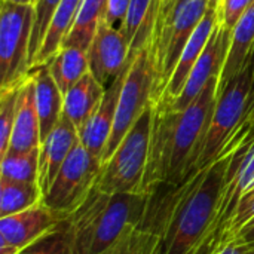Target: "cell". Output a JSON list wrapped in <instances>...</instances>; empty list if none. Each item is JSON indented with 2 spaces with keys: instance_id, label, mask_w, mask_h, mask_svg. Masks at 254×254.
<instances>
[{
  "instance_id": "9c48e42d",
  "label": "cell",
  "mask_w": 254,
  "mask_h": 254,
  "mask_svg": "<svg viewBox=\"0 0 254 254\" xmlns=\"http://www.w3.org/2000/svg\"><path fill=\"white\" fill-rule=\"evenodd\" d=\"M101 167V161L94 158L79 141L43 195V204L67 219L95 188Z\"/></svg>"
},
{
  "instance_id": "cb8c5ba5",
  "label": "cell",
  "mask_w": 254,
  "mask_h": 254,
  "mask_svg": "<svg viewBox=\"0 0 254 254\" xmlns=\"http://www.w3.org/2000/svg\"><path fill=\"white\" fill-rule=\"evenodd\" d=\"M107 3L109 0H83L61 46H77L88 51L100 22L104 19Z\"/></svg>"
},
{
  "instance_id": "8fae6325",
  "label": "cell",
  "mask_w": 254,
  "mask_h": 254,
  "mask_svg": "<svg viewBox=\"0 0 254 254\" xmlns=\"http://www.w3.org/2000/svg\"><path fill=\"white\" fill-rule=\"evenodd\" d=\"M129 60V43L122 30L101 21L88 48L89 71L103 85L109 86Z\"/></svg>"
},
{
  "instance_id": "d590c367",
  "label": "cell",
  "mask_w": 254,
  "mask_h": 254,
  "mask_svg": "<svg viewBox=\"0 0 254 254\" xmlns=\"http://www.w3.org/2000/svg\"><path fill=\"white\" fill-rule=\"evenodd\" d=\"M249 65H250V70H252V74H253V86H252V94H250V98H249L247 109H249L250 103L253 101V98H254V45H253V49H252V54H250V57H249Z\"/></svg>"
},
{
  "instance_id": "f546056e",
  "label": "cell",
  "mask_w": 254,
  "mask_h": 254,
  "mask_svg": "<svg viewBox=\"0 0 254 254\" xmlns=\"http://www.w3.org/2000/svg\"><path fill=\"white\" fill-rule=\"evenodd\" d=\"M254 222V189H252L232 211L217 247L235 241L238 235Z\"/></svg>"
},
{
  "instance_id": "7402d4cb",
  "label": "cell",
  "mask_w": 254,
  "mask_h": 254,
  "mask_svg": "<svg viewBox=\"0 0 254 254\" xmlns=\"http://www.w3.org/2000/svg\"><path fill=\"white\" fill-rule=\"evenodd\" d=\"M46 64L63 95L89 71L88 51L77 46H61Z\"/></svg>"
},
{
  "instance_id": "ba28073f",
  "label": "cell",
  "mask_w": 254,
  "mask_h": 254,
  "mask_svg": "<svg viewBox=\"0 0 254 254\" xmlns=\"http://www.w3.org/2000/svg\"><path fill=\"white\" fill-rule=\"evenodd\" d=\"M252 86L253 74L247 61L246 67L231 79L217 95V104L207 131L196 171L216 161L235 132L243 127Z\"/></svg>"
},
{
  "instance_id": "3957f363",
  "label": "cell",
  "mask_w": 254,
  "mask_h": 254,
  "mask_svg": "<svg viewBox=\"0 0 254 254\" xmlns=\"http://www.w3.org/2000/svg\"><path fill=\"white\" fill-rule=\"evenodd\" d=\"M155 192L104 193L95 188L68 216L76 254H101L147 213Z\"/></svg>"
},
{
  "instance_id": "1f68e13d",
  "label": "cell",
  "mask_w": 254,
  "mask_h": 254,
  "mask_svg": "<svg viewBox=\"0 0 254 254\" xmlns=\"http://www.w3.org/2000/svg\"><path fill=\"white\" fill-rule=\"evenodd\" d=\"M131 0H109L107 3V10L104 15V19L109 25L122 30L125 19H127V13L129 9Z\"/></svg>"
},
{
  "instance_id": "30bf717a",
  "label": "cell",
  "mask_w": 254,
  "mask_h": 254,
  "mask_svg": "<svg viewBox=\"0 0 254 254\" xmlns=\"http://www.w3.org/2000/svg\"><path fill=\"white\" fill-rule=\"evenodd\" d=\"M231 39H232V31L222 21H219L205 49L202 51L201 57L195 63L182 94L171 103L168 101H162V103L177 110L192 104L213 77L216 76L220 77L229 54Z\"/></svg>"
},
{
  "instance_id": "277c9868",
  "label": "cell",
  "mask_w": 254,
  "mask_h": 254,
  "mask_svg": "<svg viewBox=\"0 0 254 254\" xmlns=\"http://www.w3.org/2000/svg\"><path fill=\"white\" fill-rule=\"evenodd\" d=\"M153 103L144 110L115 153L103 164L97 189L104 193H140L149 161Z\"/></svg>"
},
{
  "instance_id": "f1b7e54d",
  "label": "cell",
  "mask_w": 254,
  "mask_h": 254,
  "mask_svg": "<svg viewBox=\"0 0 254 254\" xmlns=\"http://www.w3.org/2000/svg\"><path fill=\"white\" fill-rule=\"evenodd\" d=\"M60 1L61 0H37L34 6V22L30 42V67L33 65V61L46 37V33L49 30L51 21Z\"/></svg>"
},
{
  "instance_id": "ab89813d",
  "label": "cell",
  "mask_w": 254,
  "mask_h": 254,
  "mask_svg": "<svg viewBox=\"0 0 254 254\" xmlns=\"http://www.w3.org/2000/svg\"><path fill=\"white\" fill-rule=\"evenodd\" d=\"M216 1H217V3H220V1H222V0H216Z\"/></svg>"
},
{
  "instance_id": "8992f818",
  "label": "cell",
  "mask_w": 254,
  "mask_h": 254,
  "mask_svg": "<svg viewBox=\"0 0 254 254\" xmlns=\"http://www.w3.org/2000/svg\"><path fill=\"white\" fill-rule=\"evenodd\" d=\"M155 82L156 70L150 45L132 60L131 67L125 76L113 129L106 144L101 158V165L115 153L125 135L131 131V128L135 125L144 110L153 103Z\"/></svg>"
},
{
  "instance_id": "83f0119b",
  "label": "cell",
  "mask_w": 254,
  "mask_h": 254,
  "mask_svg": "<svg viewBox=\"0 0 254 254\" xmlns=\"http://www.w3.org/2000/svg\"><path fill=\"white\" fill-rule=\"evenodd\" d=\"M21 86L0 89V159L7 153L13 129Z\"/></svg>"
},
{
  "instance_id": "f35d334b",
  "label": "cell",
  "mask_w": 254,
  "mask_h": 254,
  "mask_svg": "<svg viewBox=\"0 0 254 254\" xmlns=\"http://www.w3.org/2000/svg\"><path fill=\"white\" fill-rule=\"evenodd\" d=\"M246 246V244H244ZM249 247V246H247ZM249 254H254V246H252V247H249Z\"/></svg>"
},
{
  "instance_id": "7a4b0ae2",
  "label": "cell",
  "mask_w": 254,
  "mask_h": 254,
  "mask_svg": "<svg viewBox=\"0 0 254 254\" xmlns=\"http://www.w3.org/2000/svg\"><path fill=\"white\" fill-rule=\"evenodd\" d=\"M232 152L234 140L183 185L167 188L162 254H198L213 228Z\"/></svg>"
},
{
  "instance_id": "ac0fdd59",
  "label": "cell",
  "mask_w": 254,
  "mask_h": 254,
  "mask_svg": "<svg viewBox=\"0 0 254 254\" xmlns=\"http://www.w3.org/2000/svg\"><path fill=\"white\" fill-rule=\"evenodd\" d=\"M30 76L34 83V101L40 121V138L43 141L63 118L64 95L55 83L48 64L31 67Z\"/></svg>"
},
{
  "instance_id": "e575fe53",
  "label": "cell",
  "mask_w": 254,
  "mask_h": 254,
  "mask_svg": "<svg viewBox=\"0 0 254 254\" xmlns=\"http://www.w3.org/2000/svg\"><path fill=\"white\" fill-rule=\"evenodd\" d=\"M235 241H240V243H243V244H246L249 247L254 246V222L238 235V238Z\"/></svg>"
},
{
  "instance_id": "52a82bcc",
  "label": "cell",
  "mask_w": 254,
  "mask_h": 254,
  "mask_svg": "<svg viewBox=\"0 0 254 254\" xmlns=\"http://www.w3.org/2000/svg\"><path fill=\"white\" fill-rule=\"evenodd\" d=\"M34 6L1 1L0 12V89L21 86L30 76V42Z\"/></svg>"
},
{
  "instance_id": "603a6c76",
  "label": "cell",
  "mask_w": 254,
  "mask_h": 254,
  "mask_svg": "<svg viewBox=\"0 0 254 254\" xmlns=\"http://www.w3.org/2000/svg\"><path fill=\"white\" fill-rule=\"evenodd\" d=\"M82 1L83 0H61L60 1L57 10L54 13V18L51 21L46 37H45L31 67L46 64L58 52L67 33L73 27V22L77 16Z\"/></svg>"
},
{
  "instance_id": "7c38bea8",
  "label": "cell",
  "mask_w": 254,
  "mask_h": 254,
  "mask_svg": "<svg viewBox=\"0 0 254 254\" xmlns=\"http://www.w3.org/2000/svg\"><path fill=\"white\" fill-rule=\"evenodd\" d=\"M155 192L146 216L125 229L121 238L101 254H162L164 243V195Z\"/></svg>"
},
{
  "instance_id": "44dd1931",
  "label": "cell",
  "mask_w": 254,
  "mask_h": 254,
  "mask_svg": "<svg viewBox=\"0 0 254 254\" xmlns=\"http://www.w3.org/2000/svg\"><path fill=\"white\" fill-rule=\"evenodd\" d=\"M254 45V0L250 6L246 9V12L241 15L238 24L232 30V39H231V48L229 54L223 67V71L220 74L217 95L222 92V89L228 85L231 79H234L247 64L249 57L252 54Z\"/></svg>"
},
{
  "instance_id": "6da1fadb",
  "label": "cell",
  "mask_w": 254,
  "mask_h": 254,
  "mask_svg": "<svg viewBox=\"0 0 254 254\" xmlns=\"http://www.w3.org/2000/svg\"><path fill=\"white\" fill-rule=\"evenodd\" d=\"M220 77H213L199 97L185 109L153 103V121L144 192L159 188H179L198 167L204 141L217 104Z\"/></svg>"
},
{
  "instance_id": "d6a6232c",
  "label": "cell",
  "mask_w": 254,
  "mask_h": 254,
  "mask_svg": "<svg viewBox=\"0 0 254 254\" xmlns=\"http://www.w3.org/2000/svg\"><path fill=\"white\" fill-rule=\"evenodd\" d=\"M180 0H159V7H158V16H156V24H155V30L153 34H156L167 22V19L170 18L174 6L179 3Z\"/></svg>"
},
{
  "instance_id": "74e56055",
  "label": "cell",
  "mask_w": 254,
  "mask_h": 254,
  "mask_svg": "<svg viewBox=\"0 0 254 254\" xmlns=\"http://www.w3.org/2000/svg\"><path fill=\"white\" fill-rule=\"evenodd\" d=\"M1 1H7L12 4H21V6H36L37 0H1Z\"/></svg>"
},
{
  "instance_id": "e0dca14e",
  "label": "cell",
  "mask_w": 254,
  "mask_h": 254,
  "mask_svg": "<svg viewBox=\"0 0 254 254\" xmlns=\"http://www.w3.org/2000/svg\"><path fill=\"white\" fill-rule=\"evenodd\" d=\"M40 144V121L34 101V83L31 76H28L19 89L18 110L7 152L24 153L39 149Z\"/></svg>"
},
{
  "instance_id": "9a60e30c",
  "label": "cell",
  "mask_w": 254,
  "mask_h": 254,
  "mask_svg": "<svg viewBox=\"0 0 254 254\" xmlns=\"http://www.w3.org/2000/svg\"><path fill=\"white\" fill-rule=\"evenodd\" d=\"M220 21V3H217L216 0L210 1V6L204 15V18L201 19V22L198 24V27L195 28L193 34L190 36L188 45L185 46L180 60L174 68V73L162 94V97L158 101H174L183 91L186 80L195 65V63L198 61V58L201 57L202 51L205 49L214 28L217 27ZM156 103V101H155Z\"/></svg>"
},
{
  "instance_id": "4fadbf2b",
  "label": "cell",
  "mask_w": 254,
  "mask_h": 254,
  "mask_svg": "<svg viewBox=\"0 0 254 254\" xmlns=\"http://www.w3.org/2000/svg\"><path fill=\"white\" fill-rule=\"evenodd\" d=\"M63 220L64 217L40 202L21 213L0 217V243L21 252Z\"/></svg>"
},
{
  "instance_id": "4dcf8cb0",
  "label": "cell",
  "mask_w": 254,
  "mask_h": 254,
  "mask_svg": "<svg viewBox=\"0 0 254 254\" xmlns=\"http://www.w3.org/2000/svg\"><path fill=\"white\" fill-rule=\"evenodd\" d=\"M253 0H222L220 1V21L232 31L238 24L241 15Z\"/></svg>"
},
{
  "instance_id": "d4e9b609",
  "label": "cell",
  "mask_w": 254,
  "mask_h": 254,
  "mask_svg": "<svg viewBox=\"0 0 254 254\" xmlns=\"http://www.w3.org/2000/svg\"><path fill=\"white\" fill-rule=\"evenodd\" d=\"M43 202L37 183H24L0 177V217L21 213Z\"/></svg>"
},
{
  "instance_id": "ffe728a7",
  "label": "cell",
  "mask_w": 254,
  "mask_h": 254,
  "mask_svg": "<svg viewBox=\"0 0 254 254\" xmlns=\"http://www.w3.org/2000/svg\"><path fill=\"white\" fill-rule=\"evenodd\" d=\"M158 7L159 0H131L122 28L129 43L131 60H134L141 51L152 45Z\"/></svg>"
},
{
  "instance_id": "5b68a950",
  "label": "cell",
  "mask_w": 254,
  "mask_h": 254,
  "mask_svg": "<svg viewBox=\"0 0 254 254\" xmlns=\"http://www.w3.org/2000/svg\"><path fill=\"white\" fill-rule=\"evenodd\" d=\"M211 0H180L165 25L152 37V54L156 70L153 103L158 101L180 60L195 28L204 18Z\"/></svg>"
},
{
  "instance_id": "484cf974",
  "label": "cell",
  "mask_w": 254,
  "mask_h": 254,
  "mask_svg": "<svg viewBox=\"0 0 254 254\" xmlns=\"http://www.w3.org/2000/svg\"><path fill=\"white\" fill-rule=\"evenodd\" d=\"M39 158L40 147L24 153L7 152L0 159V177L39 185Z\"/></svg>"
},
{
  "instance_id": "5bb4252c",
  "label": "cell",
  "mask_w": 254,
  "mask_h": 254,
  "mask_svg": "<svg viewBox=\"0 0 254 254\" xmlns=\"http://www.w3.org/2000/svg\"><path fill=\"white\" fill-rule=\"evenodd\" d=\"M132 60L129 58L121 74L106 88V92L103 95L101 103L98 104L97 110L92 113V116L88 119V122L79 129V140L83 144V147L97 159L101 161L106 144L109 141V137L113 129L118 103L122 91V85L125 80V76L131 67Z\"/></svg>"
},
{
  "instance_id": "d6986e66",
  "label": "cell",
  "mask_w": 254,
  "mask_h": 254,
  "mask_svg": "<svg viewBox=\"0 0 254 254\" xmlns=\"http://www.w3.org/2000/svg\"><path fill=\"white\" fill-rule=\"evenodd\" d=\"M106 86H103L91 71H88L77 83H74L64 94L63 115L77 128V131L88 122L103 100Z\"/></svg>"
},
{
  "instance_id": "4316f807",
  "label": "cell",
  "mask_w": 254,
  "mask_h": 254,
  "mask_svg": "<svg viewBox=\"0 0 254 254\" xmlns=\"http://www.w3.org/2000/svg\"><path fill=\"white\" fill-rule=\"evenodd\" d=\"M18 254H76L68 217Z\"/></svg>"
},
{
  "instance_id": "2e32d148",
  "label": "cell",
  "mask_w": 254,
  "mask_h": 254,
  "mask_svg": "<svg viewBox=\"0 0 254 254\" xmlns=\"http://www.w3.org/2000/svg\"><path fill=\"white\" fill-rule=\"evenodd\" d=\"M79 141L77 128L63 115L58 125L40 144L39 186L43 195L48 192L60 168Z\"/></svg>"
},
{
  "instance_id": "60d3db41",
  "label": "cell",
  "mask_w": 254,
  "mask_h": 254,
  "mask_svg": "<svg viewBox=\"0 0 254 254\" xmlns=\"http://www.w3.org/2000/svg\"><path fill=\"white\" fill-rule=\"evenodd\" d=\"M36 3H37V1H36Z\"/></svg>"
},
{
  "instance_id": "8d00e7d4",
  "label": "cell",
  "mask_w": 254,
  "mask_h": 254,
  "mask_svg": "<svg viewBox=\"0 0 254 254\" xmlns=\"http://www.w3.org/2000/svg\"><path fill=\"white\" fill-rule=\"evenodd\" d=\"M252 122H254V98H253V101L250 103V106H249L247 112H246V118H244V124H243V125H246V124H252Z\"/></svg>"
},
{
  "instance_id": "836d02e7",
  "label": "cell",
  "mask_w": 254,
  "mask_h": 254,
  "mask_svg": "<svg viewBox=\"0 0 254 254\" xmlns=\"http://www.w3.org/2000/svg\"><path fill=\"white\" fill-rule=\"evenodd\" d=\"M211 254H249V247L240 241H231L217 247Z\"/></svg>"
}]
</instances>
